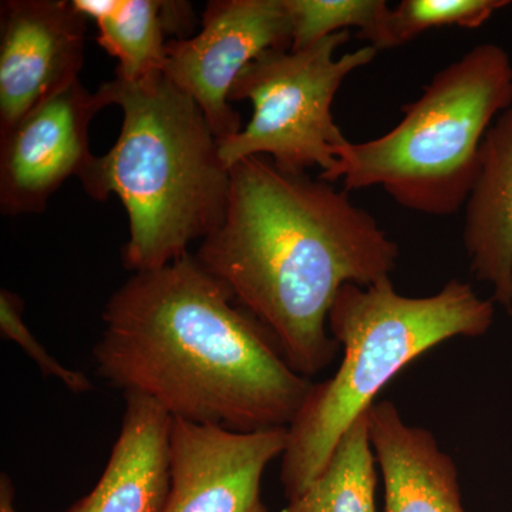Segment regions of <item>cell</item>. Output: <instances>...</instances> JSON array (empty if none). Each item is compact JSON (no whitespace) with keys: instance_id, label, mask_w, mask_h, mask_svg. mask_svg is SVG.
Returning <instances> with one entry per match:
<instances>
[{"instance_id":"obj_13","label":"cell","mask_w":512,"mask_h":512,"mask_svg":"<svg viewBox=\"0 0 512 512\" xmlns=\"http://www.w3.org/2000/svg\"><path fill=\"white\" fill-rule=\"evenodd\" d=\"M464 248L471 274L512 315V104L494 121L464 205Z\"/></svg>"},{"instance_id":"obj_12","label":"cell","mask_w":512,"mask_h":512,"mask_svg":"<svg viewBox=\"0 0 512 512\" xmlns=\"http://www.w3.org/2000/svg\"><path fill=\"white\" fill-rule=\"evenodd\" d=\"M370 446L384 485V512H466L458 471L431 431L410 426L392 402L366 412Z\"/></svg>"},{"instance_id":"obj_2","label":"cell","mask_w":512,"mask_h":512,"mask_svg":"<svg viewBox=\"0 0 512 512\" xmlns=\"http://www.w3.org/2000/svg\"><path fill=\"white\" fill-rule=\"evenodd\" d=\"M227 212L195 258L265 326L299 375H318L339 343L326 330L346 284L390 278L399 247L348 191L269 158L231 168Z\"/></svg>"},{"instance_id":"obj_14","label":"cell","mask_w":512,"mask_h":512,"mask_svg":"<svg viewBox=\"0 0 512 512\" xmlns=\"http://www.w3.org/2000/svg\"><path fill=\"white\" fill-rule=\"evenodd\" d=\"M194 13L187 2L121 0L120 8L99 20V45L119 60L116 77L138 82L163 72L167 35H184L192 28Z\"/></svg>"},{"instance_id":"obj_19","label":"cell","mask_w":512,"mask_h":512,"mask_svg":"<svg viewBox=\"0 0 512 512\" xmlns=\"http://www.w3.org/2000/svg\"><path fill=\"white\" fill-rule=\"evenodd\" d=\"M13 500H15V488H13L10 478L6 474H2L0 477V512H18Z\"/></svg>"},{"instance_id":"obj_1","label":"cell","mask_w":512,"mask_h":512,"mask_svg":"<svg viewBox=\"0 0 512 512\" xmlns=\"http://www.w3.org/2000/svg\"><path fill=\"white\" fill-rule=\"evenodd\" d=\"M97 376L173 419L237 431L289 427L312 387L227 286L187 254L111 295Z\"/></svg>"},{"instance_id":"obj_4","label":"cell","mask_w":512,"mask_h":512,"mask_svg":"<svg viewBox=\"0 0 512 512\" xmlns=\"http://www.w3.org/2000/svg\"><path fill=\"white\" fill-rule=\"evenodd\" d=\"M495 303L450 279L424 298L400 295L392 278L346 284L329 312L343 357L338 372L313 383L288 427L281 481L289 501L325 471L340 441L404 367L446 340L478 338L494 323Z\"/></svg>"},{"instance_id":"obj_18","label":"cell","mask_w":512,"mask_h":512,"mask_svg":"<svg viewBox=\"0 0 512 512\" xmlns=\"http://www.w3.org/2000/svg\"><path fill=\"white\" fill-rule=\"evenodd\" d=\"M0 332L5 339L18 343L26 355L33 359L40 372L46 377L62 380L64 386L73 393H87L93 389L92 380L82 372L69 369L49 355L45 346L30 332L23 322V301L16 293L2 289L0 292Z\"/></svg>"},{"instance_id":"obj_3","label":"cell","mask_w":512,"mask_h":512,"mask_svg":"<svg viewBox=\"0 0 512 512\" xmlns=\"http://www.w3.org/2000/svg\"><path fill=\"white\" fill-rule=\"evenodd\" d=\"M97 93L123 110L116 144L93 157L79 180L93 200L117 195L126 208L123 264L154 271L190 254L227 212L231 171L197 103L163 72L138 82L114 77Z\"/></svg>"},{"instance_id":"obj_7","label":"cell","mask_w":512,"mask_h":512,"mask_svg":"<svg viewBox=\"0 0 512 512\" xmlns=\"http://www.w3.org/2000/svg\"><path fill=\"white\" fill-rule=\"evenodd\" d=\"M285 0H212L198 35L168 40L163 73L200 106L218 141L242 130L229 94L249 63L269 50L291 49Z\"/></svg>"},{"instance_id":"obj_9","label":"cell","mask_w":512,"mask_h":512,"mask_svg":"<svg viewBox=\"0 0 512 512\" xmlns=\"http://www.w3.org/2000/svg\"><path fill=\"white\" fill-rule=\"evenodd\" d=\"M106 107L77 80L0 133L2 214H40L64 181L82 175L94 157L90 123Z\"/></svg>"},{"instance_id":"obj_11","label":"cell","mask_w":512,"mask_h":512,"mask_svg":"<svg viewBox=\"0 0 512 512\" xmlns=\"http://www.w3.org/2000/svg\"><path fill=\"white\" fill-rule=\"evenodd\" d=\"M124 400L120 434L100 480L66 512H163L173 417L143 394L126 393Z\"/></svg>"},{"instance_id":"obj_17","label":"cell","mask_w":512,"mask_h":512,"mask_svg":"<svg viewBox=\"0 0 512 512\" xmlns=\"http://www.w3.org/2000/svg\"><path fill=\"white\" fill-rule=\"evenodd\" d=\"M510 5V0H402L390 9L379 50L406 45L433 29L481 28Z\"/></svg>"},{"instance_id":"obj_15","label":"cell","mask_w":512,"mask_h":512,"mask_svg":"<svg viewBox=\"0 0 512 512\" xmlns=\"http://www.w3.org/2000/svg\"><path fill=\"white\" fill-rule=\"evenodd\" d=\"M376 466L363 414L340 441L325 471L282 512H377Z\"/></svg>"},{"instance_id":"obj_5","label":"cell","mask_w":512,"mask_h":512,"mask_svg":"<svg viewBox=\"0 0 512 512\" xmlns=\"http://www.w3.org/2000/svg\"><path fill=\"white\" fill-rule=\"evenodd\" d=\"M511 104V57L483 43L434 74L392 130L346 141L319 178L348 192L380 187L406 210L450 217L466 205L484 138Z\"/></svg>"},{"instance_id":"obj_10","label":"cell","mask_w":512,"mask_h":512,"mask_svg":"<svg viewBox=\"0 0 512 512\" xmlns=\"http://www.w3.org/2000/svg\"><path fill=\"white\" fill-rule=\"evenodd\" d=\"M87 19L67 0L0 6V133L79 80Z\"/></svg>"},{"instance_id":"obj_6","label":"cell","mask_w":512,"mask_h":512,"mask_svg":"<svg viewBox=\"0 0 512 512\" xmlns=\"http://www.w3.org/2000/svg\"><path fill=\"white\" fill-rule=\"evenodd\" d=\"M349 40L350 32H340L305 49L269 50L245 67L229 101L249 100L254 111L247 127L218 141L228 170L254 156L269 158L285 173L332 170L348 141L333 117V101L350 74L377 55L367 45L336 57Z\"/></svg>"},{"instance_id":"obj_8","label":"cell","mask_w":512,"mask_h":512,"mask_svg":"<svg viewBox=\"0 0 512 512\" xmlns=\"http://www.w3.org/2000/svg\"><path fill=\"white\" fill-rule=\"evenodd\" d=\"M286 447L288 427L237 431L173 419L163 512H268L262 477Z\"/></svg>"},{"instance_id":"obj_16","label":"cell","mask_w":512,"mask_h":512,"mask_svg":"<svg viewBox=\"0 0 512 512\" xmlns=\"http://www.w3.org/2000/svg\"><path fill=\"white\" fill-rule=\"evenodd\" d=\"M285 5L291 20V50L357 29L379 52L392 9L386 0H285Z\"/></svg>"}]
</instances>
